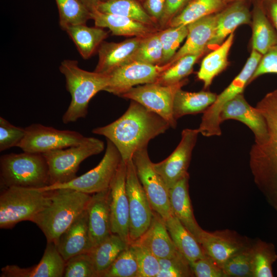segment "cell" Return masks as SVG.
<instances>
[{
    "label": "cell",
    "instance_id": "41",
    "mask_svg": "<svg viewBox=\"0 0 277 277\" xmlns=\"http://www.w3.org/2000/svg\"><path fill=\"white\" fill-rule=\"evenodd\" d=\"M252 245L231 257L224 265L226 277H253Z\"/></svg>",
    "mask_w": 277,
    "mask_h": 277
},
{
    "label": "cell",
    "instance_id": "39",
    "mask_svg": "<svg viewBox=\"0 0 277 277\" xmlns=\"http://www.w3.org/2000/svg\"><path fill=\"white\" fill-rule=\"evenodd\" d=\"M202 55L189 54L183 56L164 71L155 83L169 85L186 78L192 72L194 64Z\"/></svg>",
    "mask_w": 277,
    "mask_h": 277
},
{
    "label": "cell",
    "instance_id": "38",
    "mask_svg": "<svg viewBox=\"0 0 277 277\" xmlns=\"http://www.w3.org/2000/svg\"><path fill=\"white\" fill-rule=\"evenodd\" d=\"M138 274L136 258L130 243L101 277H138Z\"/></svg>",
    "mask_w": 277,
    "mask_h": 277
},
{
    "label": "cell",
    "instance_id": "40",
    "mask_svg": "<svg viewBox=\"0 0 277 277\" xmlns=\"http://www.w3.org/2000/svg\"><path fill=\"white\" fill-rule=\"evenodd\" d=\"M188 32L187 25L169 27L158 31L163 51L162 65L170 62L181 43L186 38Z\"/></svg>",
    "mask_w": 277,
    "mask_h": 277
},
{
    "label": "cell",
    "instance_id": "24",
    "mask_svg": "<svg viewBox=\"0 0 277 277\" xmlns=\"http://www.w3.org/2000/svg\"><path fill=\"white\" fill-rule=\"evenodd\" d=\"M90 15L95 26L107 28L115 35L145 37L160 30L125 16L104 13L96 9L91 11Z\"/></svg>",
    "mask_w": 277,
    "mask_h": 277
},
{
    "label": "cell",
    "instance_id": "51",
    "mask_svg": "<svg viewBox=\"0 0 277 277\" xmlns=\"http://www.w3.org/2000/svg\"><path fill=\"white\" fill-rule=\"evenodd\" d=\"M268 11L277 32V0H267Z\"/></svg>",
    "mask_w": 277,
    "mask_h": 277
},
{
    "label": "cell",
    "instance_id": "44",
    "mask_svg": "<svg viewBox=\"0 0 277 277\" xmlns=\"http://www.w3.org/2000/svg\"><path fill=\"white\" fill-rule=\"evenodd\" d=\"M159 261L161 269L157 277L194 276L189 262L181 252Z\"/></svg>",
    "mask_w": 277,
    "mask_h": 277
},
{
    "label": "cell",
    "instance_id": "37",
    "mask_svg": "<svg viewBox=\"0 0 277 277\" xmlns=\"http://www.w3.org/2000/svg\"><path fill=\"white\" fill-rule=\"evenodd\" d=\"M63 30L71 25L86 24L91 19L90 11L80 0H55Z\"/></svg>",
    "mask_w": 277,
    "mask_h": 277
},
{
    "label": "cell",
    "instance_id": "22",
    "mask_svg": "<svg viewBox=\"0 0 277 277\" xmlns=\"http://www.w3.org/2000/svg\"><path fill=\"white\" fill-rule=\"evenodd\" d=\"M55 244L65 261L77 254L88 252L92 248L87 209L60 235Z\"/></svg>",
    "mask_w": 277,
    "mask_h": 277
},
{
    "label": "cell",
    "instance_id": "12",
    "mask_svg": "<svg viewBox=\"0 0 277 277\" xmlns=\"http://www.w3.org/2000/svg\"><path fill=\"white\" fill-rule=\"evenodd\" d=\"M132 159L153 210L166 220L172 214L169 189L154 169L148 155L147 147L135 152Z\"/></svg>",
    "mask_w": 277,
    "mask_h": 277
},
{
    "label": "cell",
    "instance_id": "21",
    "mask_svg": "<svg viewBox=\"0 0 277 277\" xmlns=\"http://www.w3.org/2000/svg\"><path fill=\"white\" fill-rule=\"evenodd\" d=\"M109 188L94 193L88 204V227L92 248L112 233Z\"/></svg>",
    "mask_w": 277,
    "mask_h": 277
},
{
    "label": "cell",
    "instance_id": "49",
    "mask_svg": "<svg viewBox=\"0 0 277 277\" xmlns=\"http://www.w3.org/2000/svg\"><path fill=\"white\" fill-rule=\"evenodd\" d=\"M192 0H166L163 16L159 23L160 30L168 26L171 19L179 13Z\"/></svg>",
    "mask_w": 277,
    "mask_h": 277
},
{
    "label": "cell",
    "instance_id": "52",
    "mask_svg": "<svg viewBox=\"0 0 277 277\" xmlns=\"http://www.w3.org/2000/svg\"><path fill=\"white\" fill-rule=\"evenodd\" d=\"M90 11L95 9L101 0H80Z\"/></svg>",
    "mask_w": 277,
    "mask_h": 277
},
{
    "label": "cell",
    "instance_id": "47",
    "mask_svg": "<svg viewBox=\"0 0 277 277\" xmlns=\"http://www.w3.org/2000/svg\"><path fill=\"white\" fill-rule=\"evenodd\" d=\"M190 264L194 276L226 277L222 268L206 254Z\"/></svg>",
    "mask_w": 277,
    "mask_h": 277
},
{
    "label": "cell",
    "instance_id": "3",
    "mask_svg": "<svg viewBox=\"0 0 277 277\" xmlns=\"http://www.w3.org/2000/svg\"><path fill=\"white\" fill-rule=\"evenodd\" d=\"M49 203L31 222L55 243L60 235L87 207L91 196L69 188L50 190Z\"/></svg>",
    "mask_w": 277,
    "mask_h": 277
},
{
    "label": "cell",
    "instance_id": "36",
    "mask_svg": "<svg viewBox=\"0 0 277 277\" xmlns=\"http://www.w3.org/2000/svg\"><path fill=\"white\" fill-rule=\"evenodd\" d=\"M253 277H272V264L277 255L270 243L259 241L252 245Z\"/></svg>",
    "mask_w": 277,
    "mask_h": 277
},
{
    "label": "cell",
    "instance_id": "17",
    "mask_svg": "<svg viewBox=\"0 0 277 277\" xmlns=\"http://www.w3.org/2000/svg\"><path fill=\"white\" fill-rule=\"evenodd\" d=\"M198 242L205 254L212 258L222 269L231 257L251 245L246 239L227 229L214 232L203 230Z\"/></svg>",
    "mask_w": 277,
    "mask_h": 277
},
{
    "label": "cell",
    "instance_id": "54",
    "mask_svg": "<svg viewBox=\"0 0 277 277\" xmlns=\"http://www.w3.org/2000/svg\"><path fill=\"white\" fill-rule=\"evenodd\" d=\"M101 1H109V0H101ZM138 1H139L140 2H144V0H137Z\"/></svg>",
    "mask_w": 277,
    "mask_h": 277
},
{
    "label": "cell",
    "instance_id": "15",
    "mask_svg": "<svg viewBox=\"0 0 277 277\" xmlns=\"http://www.w3.org/2000/svg\"><path fill=\"white\" fill-rule=\"evenodd\" d=\"M199 133L197 129H184L181 140L173 152L164 160L153 163L154 169L163 179L169 189L188 174L187 170L192 150Z\"/></svg>",
    "mask_w": 277,
    "mask_h": 277
},
{
    "label": "cell",
    "instance_id": "50",
    "mask_svg": "<svg viewBox=\"0 0 277 277\" xmlns=\"http://www.w3.org/2000/svg\"><path fill=\"white\" fill-rule=\"evenodd\" d=\"M143 2L145 10L159 25L164 12L166 0H144Z\"/></svg>",
    "mask_w": 277,
    "mask_h": 277
},
{
    "label": "cell",
    "instance_id": "25",
    "mask_svg": "<svg viewBox=\"0 0 277 277\" xmlns=\"http://www.w3.org/2000/svg\"><path fill=\"white\" fill-rule=\"evenodd\" d=\"M189 174L169 189L170 206L174 215L198 241L203 229L197 224L189 194Z\"/></svg>",
    "mask_w": 277,
    "mask_h": 277
},
{
    "label": "cell",
    "instance_id": "27",
    "mask_svg": "<svg viewBox=\"0 0 277 277\" xmlns=\"http://www.w3.org/2000/svg\"><path fill=\"white\" fill-rule=\"evenodd\" d=\"M135 241L148 249L159 259L172 257L180 252L170 237L165 221L154 211L149 227Z\"/></svg>",
    "mask_w": 277,
    "mask_h": 277
},
{
    "label": "cell",
    "instance_id": "20",
    "mask_svg": "<svg viewBox=\"0 0 277 277\" xmlns=\"http://www.w3.org/2000/svg\"><path fill=\"white\" fill-rule=\"evenodd\" d=\"M143 38L133 37L119 43L104 41L97 50L98 61L94 71L109 74L133 62Z\"/></svg>",
    "mask_w": 277,
    "mask_h": 277
},
{
    "label": "cell",
    "instance_id": "19",
    "mask_svg": "<svg viewBox=\"0 0 277 277\" xmlns=\"http://www.w3.org/2000/svg\"><path fill=\"white\" fill-rule=\"evenodd\" d=\"M66 261L53 242H47L39 262L31 267L7 265L1 269V277H62Z\"/></svg>",
    "mask_w": 277,
    "mask_h": 277
},
{
    "label": "cell",
    "instance_id": "48",
    "mask_svg": "<svg viewBox=\"0 0 277 277\" xmlns=\"http://www.w3.org/2000/svg\"><path fill=\"white\" fill-rule=\"evenodd\" d=\"M266 73H277V45L271 48L262 55L249 83L261 75Z\"/></svg>",
    "mask_w": 277,
    "mask_h": 277
},
{
    "label": "cell",
    "instance_id": "11",
    "mask_svg": "<svg viewBox=\"0 0 277 277\" xmlns=\"http://www.w3.org/2000/svg\"><path fill=\"white\" fill-rule=\"evenodd\" d=\"M126 164V189L129 209V239L131 243L138 240L147 230L154 211L138 179L132 159Z\"/></svg>",
    "mask_w": 277,
    "mask_h": 277
},
{
    "label": "cell",
    "instance_id": "30",
    "mask_svg": "<svg viewBox=\"0 0 277 277\" xmlns=\"http://www.w3.org/2000/svg\"><path fill=\"white\" fill-rule=\"evenodd\" d=\"M217 95L210 91L191 92L179 89L174 96L173 113L177 120L185 115L204 112L216 100Z\"/></svg>",
    "mask_w": 277,
    "mask_h": 277
},
{
    "label": "cell",
    "instance_id": "2",
    "mask_svg": "<svg viewBox=\"0 0 277 277\" xmlns=\"http://www.w3.org/2000/svg\"><path fill=\"white\" fill-rule=\"evenodd\" d=\"M255 107L265 118L268 136L252 146L250 168L258 189L277 211V89L266 94Z\"/></svg>",
    "mask_w": 277,
    "mask_h": 277
},
{
    "label": "cell",
    "instance_id": "7",
    "mask_svg": "<svg viewBox=\"0 0 277 277\" xmlns=\"http://www.w3.org/2000/svg\"><path fill=\"white\" fill-rule=\"evenodd\" d=\"M104 149L102 141L90 137L80 144L43 153L48 166L50 185L64 183L74 179L81 163Z\"/></svg>",
    "mask_w": 277,
    "mask_h": 277
},
{
    "label": "cell",
    "instance_id": "18",
    "mask_svg": "<svg viewBox=\"0 0 277 277\" xmlns=\"http://www.w3.org/2000/svg\"><path fill=\"white\" fill-rule=\"evenodd\" d=\"M231 119L243 123L252 131L254 135V143H262L267 138V126L264 116L256 107L248 103L243 93L227 102L222 109L220 115L221 123Z\"/></svg>",
    "mask_w": 277,
    "mask_h": 277
},
{
    "label": "cell",
    "instance_id": "46",
    "mask_svg": "<svg viewBox=\"0 0 277 277\" xmlns=\"http://www.w3.org/2000/svg\"><path fill=\"white\" fill-rule=\"evenodd\" d=\"M25 128L15 126L0 117V151L17 147L24 138Z\"/></svg>",
    "mask_w": 277,
    "mask_h": 277
},
{
    "label": "cell",
    "instance_id": "43",
    "mask_svg": "<svg viewBox=\"0 0 277 277\" xmlns=\"http://www.w3.org/2000/svg\"><path fill=\"white\" fill-rule=\"evenodd\" d=\"M64 277H98L88 252L77 254L66 261Z\"/></svg>",
    "mask_w": 277,
    "mask_h": 277
},
{
    "label": "cell",
    "instance_id": "31",
    "mask_svg": "<svg viewBox=\"0 0 277 277\" xmlns=\"http://www.w3.org/2000/svg\"><path fill=\"white\" fill-rule=\"evenodd\" d=\"M252 49L265 54L271 48L277 45V32L271 24L262 6L256 5L252 11Z\"/></svg>",
    "mask_w": 277,
    "mask_h": 277
},
{
    "label": "cell",
    "instance_id": "42",
    "mask_svg": "<svg viewBox=\"0 0 277 277\" xmlns=\"http://www.w3.org/2000/svg\"><path fill=\"white\" fill-rule=\"evenodd\" d=\"M158 31L143 38L133 61L153 65H162L163 51Z\"/></svg>",
    "mask_w": 277,
    "mask_h": 277
},
{
    "label": "cell",
    "instance_id": "28",
    "mask_svg": "<svg viewBox=\"0 0 277 277\" xmlns=\"http://www.w3.org/2000/svg\"><path fill=\"white\" fill-rule=\"evenodd\" d=\"M165 223L177 249L190 263L206 255L196 239L174 215L172 214Z\"/></svg>",
    "mask_w": 277,
    "mask_h": 277
},
{
    "label": "cell",
    "instance_id": "9",
    "mask_svg": "<svg viewBox=\"0 0 277 277\" xmlns=\"http://www.w3.org/2000/svg\"><path fill=\"white\" fill-rule=\"evenodd\" d=\"M262 55L256 51L252 50L250 56L239 74L224 91L217 95L215 101L203 112L197 129L199 133L207 137L222 134L220 115L223 106L238 94L243 93Z\"/></svg>",
    "mask_w": 277,
    "mask_h": 277
},
{
    "label": "cell",
    "instance_id": "16",
    "mask_svg": "<svg viewBox=\"0 0 277 277\" xmlns=\"http://www.w3.org/2000/svg\"><path fill=\"white\" fill-rule=\"evenodd\" d=\"M126 170L127 164L122 160L110 187V209L112 233L118 235L126 243L130 244L129 209L126 189Z\"/></svg>",
    "mask_w": 277,
    "mask_h": 277
},
{
    "label": "cell",
    "instance_id": "14",
    "mask_svg": "<svg viewBox=\"0 0 277 277\" xmlns=\"http://www.w3.org/2000/svg\"><path fill=\"white\" fill-rule=\"evenodd\" d=\"M172 64L153 65L133 61L121 66L109 74V83L104 91L121 96L134 86L155 83Z\"/></svg>",
    "mask_w": 277,
    "mask_h": 277
},
{
    "label": "cell",
    "instance_id": "26",
    "mask_svg": "<svg viewBox=\"0 0 277 277\" xmlns=\"http://www.w3.org/2000/svg\"><path fill=\"white\" fill-rule=\"evenodd\" d=\"M251 18L252 14L244 1L232 2L229 6L218 12L215 31L207 48L219 46L238 27L251 24Z\"/></svg>",
    "mask_w": 277,
    "mask_h": 277
},
{
    "label": "cell",
    "instance_id": "29",
    "mask_svg": "<svg viewBox=\"0 0 277 277\" xmlns=\"http://www.w3.org/2000/svg\"><path fill=\"white\" fill-rule=\"evenodd\" d=\"M75 44L80 54L85 60L90 58L108 35L103 28L88 27L86 24L69 25L64 30Z\"/></svg>",
    "mask_w": 277,
    "mask_h": 277
},
{
    "label": "cell",
    "instance_id": "23",
    "mask_svg": "<svg viewBox=\"0 0 277 277\" xmlns=\"http://www.w3.org/2000/svg\"><path fill=\"white\" fill-rule=\"evenodd\" d=\"M218 12L202 17L188 24V34L184 44L177 50L169 63L173 64L189 54H203L214 34Z\"/></svg>",
    "mask_w": 277,
    "mask_h": 277
},
{
    "label": "cell",
    "instance_id": "8",
    "mask_svg": "<svg viewBox=\"0 0 277 277\" xmlns=\"http://www.w3.org/2000/svg\"><path fill=\"white\" fill-rule=\"evenodd\" d=\"M122 161L119 151L107 139L105 154L95 167L69 182L50 185L39 189L46 191L69 188L89 194L105 190L110 188Z\"/></svg>",
    "mask_w": 277,
    "mask_h": 277
},
{
    "label": "cell",
    "instance_id": "13",
    "mask_svg": "<svg viewBox=\"0 0 277 277\" xmlns=\"http://www.w3.org/2000/svg\"><path fill=\"white\" fill-rule=\"evenodd\" d=\"M25 130V135L17 147L24 152L34 153L43 154L77 145L87 138L75 131L58 130L40 124H32Z\"/></svg>",
    "mask_w": 277,
    "mask_h": 277
},
{
    "label": "cell",
    "instance_id": "10",
    "mask_svg": "<svg viewBox=\"0 0 277 277\" xmlns=\"http://www.w3.org/2000/svg\"><path fill=\"white\" fill-rule=\"evenodd\" d=\"M185 78L180 82L169 85L156 83L134 87L120 97L134 101L148 110L159 114L175 128L176 120L173 116V106L176 91L188 83Z\"/></svg>",
    "mask_w": 277,
    "mask_h": 277
},
{
    "label": "cell",
    "instance_id": "53",
    "mask_svg": "<svg viewBox=\"0 0 277 277\" xmlns=\"http://www.w3.org/2000/svg\"><path fill=\"white\" fill-rule=\"evenodd\" d=\"M245 1V0H226L227 2L228 3H230V2H234V1Z\"/></svg>",
    "mask_w": 277,
    "mask_h": 277
},
{
    "label": "cell",
    "instance_id": "45",
    "mask_svg": "<svg viewBox=\"0 0 277 277\" xmlns=\"http://www.w3.org/2000/svg\"><path fill=\"white\" fill-rule=\"evenodd\" d=\"M138 266V277H157L160 271L159 259L136 241L130 243Z\"/></svg>",
    "mask_w": 277,
    "mask_h": 277
},
{
    "label": "cell",
    "instance_id": "33",
    "mask_svg": "<svg viewBox=\"0 0 277 277\" xmlns=\"http://www.w3.org/2000/svg\"><path fill=\"white\" fill-rule=\"evenodd\" d=\"M95 9L104 13L125 16L159 28L157 23L137 0L100 1Z\"/></svg>",
    "mask_w": 277,
    "mask_h": 277
},
{
    "label": "cell",
    "instance_id": "34",
    "mask_svg": "<svg viewBox=\"0 0 277 277\" xmlns=\"http://www.w3.org/2000/svg\"><path fill=\"white\" fill-rule=\"evenodd\" d=\"M128 244L118 235L111 233L88 252L98 277H101Z\"/></svg>",
    "mask_w": 277,
    "mask_h": 277
},
{
    "label": "cell",
    "instance_id": "4",
    "mask_svg": "<svg viewBox=\"0 0 277 277\" xmlns=\"http://www.w3.org/2000/svg\"><path fill=\"white\" fill-rule=\"evenodd\" d=\"M59 69L65 76L66 88L71 97L70 105L62 117L64 124L73 123L86 117L91 99L107 86L109 74L90 72L80 68L73 60H65Z\"/></svg>",
    "mask_w": 277,
    "mask_h": 277
},
{
    "label": "cell",
    "instance_id": "1",
    "mask_svg": "<svg viewBox=\"0 0 277 277\" xmlns=\"http://www.w3.org/2000/svg\"><path fill=\"white\" fill-rule=\"evenodd\" d=\"M169 127V123L162 116L131 100L120 117L107 125L93 129L92 132L110 141L127 163L135 152L147 147L151 140Z\"/></svg>",
    "mask_w": 277,
    "mask_h": 277
},
{
    "label": "cell",
    "instance_id": "32",
    "mask_svg": "<svg viewBox=\"0 0 277 277\" xmlns=\"http://www.w3.org/2000/svg\"><path fill=\"white\" fill-rule=\"evenodd\" d=\"M234 36V33H231L218 48L203 60L197 72V77L203 82L205 88L209 87L215 76L227 66L228 55L233 44Z\"/></svg>",
    "mask_w": 277,
    "mask_h": 277
},
{
    "label": "cell",
    "instance_id": "35",
    "mask_svg": "<svg viewBox=\"0 0 277 277\" xmlns=\"http://www.w3.org/2000/svg\"><path fill=\"white\" fill-rule=\"evenodd\" d=\"M227 4L226 0H192L171 19L167 27L187 25L202 17L217 13Z\"/></svg>",
    "mask_w": 277,
    "mask_h": 277
},
{
    "label": "cell",
    "instance_id": "6",
    "mask_svg": "<svg viewBox=\"0 0 277 277\" xmlns=\"http://www.w3.org/2000/svg\"><path fill=\"white\" fill-rule=\"evenodd\" d=\"M50 191L11 187L0 194V228L11 229L17 223L31 221L50 202Z\"/></svg>",
    "mask_w": 277,
    "mask_h": 277
},
{
    "label": "cell",
    "instance_id": "5",
    "mask_svg": "<svg viewBox=\"0 0 277 277\" xmlns=\"http://www.w3.org/2000/svg\"><path fill=\"white\" fill-rule=\"evenodd\" d=\"M50 184L48 166L42 154L24 151L1 156L2 190L11 187L39 189Z\"/></svg>",
    "mask_w": 277,
    "mask_h": 277
}]
</instances>
